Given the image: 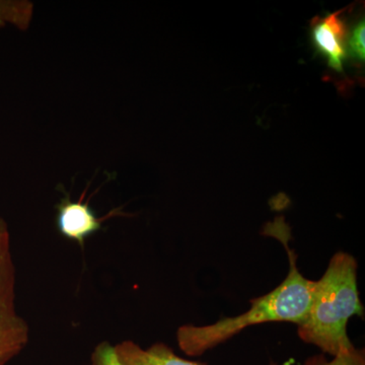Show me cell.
<instances>
[{
    "label": "cell",
    "instance_id": "8",
    "mask_svg": "<svg viewBox=\"0 0 365 365\" xmlns=\"http://www.w3.org/2000/svg\"><path fill=\"white\" fill-rule=\"evenodd\" d=\"M304 365H365L364 349L353 347L347 351L340 352L332 360L326 359L325 354L309 357Z\"/></svg>",
    "mask_w": 365,
    "mask_h": 365
},
{
    "label": "cell",
    "instance_id": "9",
    "mask_svg": "<svg viewBox=\"0 0 365 365\" xmlns=\"http://www.w3.org/2000/svg\"><path fill=\"white\" fill-rule=\"evenodd\" d=\"M365 24L361 20L353 28L349 39V47L354 58L359 61H364L365 58Z\"/></svg>",
    "mask_w": 365,
    "mask_h": 365
},
{
    "label": "cell",
    "instance_id": "5",
    "mask_svg": "<svg viewBox=\"0 0 365 365\" xmlns=\"http://www.w3.org/2000/svg\"><path fill=\"white\" fill-rule=\"evenodd\" d=\"M56 225L60 234L83 247L86 240L102 228L108 216L98 217L88 201H73L69 194L56 205Z\"/></svg>",
    "mask_w": 365,
    "mask_h": 365
},
{
    "label": "cell",
    "instance_id": "6",
    "mask_svg": "<svg viewBox=\"0 0 365 365\" xmlns=\"http://www.w3.org/2000/svg\"><path fill=\"white\" fill-rule=\"evenodd\" d=\"M340 16L341 11H335L313 23L314 46L328 60L329 66L339 72L343 71L346 57V29Z\"/></svg>",
    "mask_w": 365,
    "mask_h": 365
},
{
    "label": "cell",
    "instance_id": "4",
    "mask_svg": "<svg viewBox=\"0 0 365 365\" xmlns=\"http://www.w3.org/2000/svg\"><path fill=\"white\" fill-rule=\"evenodd\" d=\"M91 365H206L191 361L175 354L169 346L157 343L148 349H143L132 341L117 345L101 343L91 354Z\"/></svg>",
    "mask_w": 365,
    "mask_h": 365
},
{
    "label": "cell",
    "instance_id": "1",
    "mask_svg": "<svg viewBox=\"0 0 365 365\" xmlns=\"http://www.w3.org/2000/svg\"><path fill=\"white\" fill-rule=\"evenodd\" d=\"M270 227L271 235L279 240L289 259V273L279 287L264 297L251 300V309L232 318H225L208 326L185 325L178 330L180 349L189 356H201L208 350L222 344L245 328L269 322H290L299 324L306 318L314 281L307 279L299 272L297 256L288 246V230L282 220Z\"/></svg>",
    "mask_w": 365,
    "mask_h": 365
},
{
    "label": "cell",
    "instance_id": "7",
    "mask_svg": "<svg viewBox=\"0 0 365 365\" xmlns=\"http://www.w3.org/2000/svg\"><path fill=\"white\" fill-rule=\"evenodd\" d=\"M34 6L29 1H0V28L14 26L26 30L32 21Z\"/></svg>",
    "mask_w": 365,
    "mask_h": 365
},
{
    "label": "cell",
    "instance_id": "3",
    "mask_svg": "<svg viewBox=\"0 0 365 365\" xmlns=\"http://www.w3.org/2000/svg\"><path fill=\"white\" fill-rule=\"evenodd\" d=\"M30 330L16 307V269L11 235L0 218V365H6L28 345Z\"/></svg>",
    "mask_w": 365,
    "mask_h": 365
},
{
    "label": "cell",
    "instance_id": "2",
    "mask_svg": "<svg viewBox=\"0 0 365 365\" xmlns=\"http://www.w3.org/2000/svg\"><path fill=\"white\" fill-rule=\"evenodd\" d=\"M356 272L354 257L344 252L334 255L323 277L314 281L309 312L297 325L300 339L333 357L354 347L347 323L355 314L364 316Z\"/></svg>",
    "mask_w": 365,
    "mask_h": 365
}]
</instances>
